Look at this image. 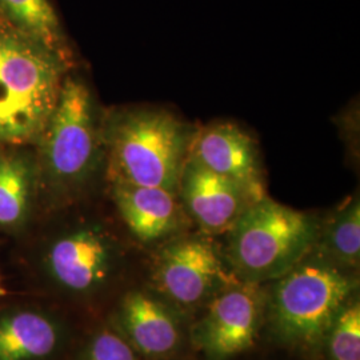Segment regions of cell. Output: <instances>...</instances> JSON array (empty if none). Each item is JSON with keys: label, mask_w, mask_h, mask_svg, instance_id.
<instances>
[{"label": "cell", "mask_w": 360, "mask_h": 360, "mask_svg": "<svg viewBox=\"0 0 360 360\" xmlns=\"http://www.w3.org/2000/svg\"><path fill=\"white\" fill-rule=\"evenodd\" d=\"M267 283L236 282L214 296L190 323L196 360H233L263 339Z\"/></svg>", "instance_id": "8"}, {"label": "cell", "mask_w": 360, "mask_h": 360, "mask_svg": "<svg viewBox=\"0 0 360 360\" xmlns=\"http://www.w3.org/2000/svg\"><path fill=\"white\" fill-rule=\"evenodd\" d=\"M0 294H1V285H0Z\"/></svg>", "instance_id": "19"}, {"label": "cell", "mask_w": 360, "mask_h": 360, "mask_svg": "<svg viewBox=\"0 0 360 360\" xmlns=\"http://www.w3.org/2000/svg\"><path fill=\"white\" fill-rule=\"evenodd\" d=\"M72 330L47 309L13 307L0 311V360H65Z\"/></svg>", "instance_id": "13"}, {"label": "cell", "mask_w": 360, "mask_h": 360, "mask_svg": "<svg viewBox=\"0 0 360 360\" xmlns=\"http://www.w3.org/2000/svg\"><path fill=\"white\" fill-rule=\"evenodd\" d=\"M178 195L198 231L212 238L224 235L257 202L242 186L208 171L190 156L180 175Z\"/></svg>", "instance_id": "10"}, {"label": "cell", "mask_w": 360, "mask_h": 360, "mask_svg": "<svg viewBox=\"0 0 360 360\" xmlns=\"http://www.w3.org/2000/svg\"><path fill=\"white\" fill-rule=\"evenodd\" d=\"M196 131L165 110L132 108L116 114L102 131L110 180L178 193Z\"/></svg>", "instance_id": "2"}, {"label": "cell", "mask_w": 360, "mask_h": 360, "mask_svg": "<svg viewBox=\"0 0 360 360\" xmlns=\"http://www.w3.org/2000/svg\"><path fill=\"white\" fill-rule=\"evenodd\" d=\"M321 219L284 206L269 195L245 210L221 247L235 276L266 284L291 270L315 247Z\"/></svg>", "instance_id": "4"}, {"label": "cell", "mask_w": 360, "mask_h": 360, "mask_svg": "<svg viewBox=\"0 0 360 360\" xmlns=\"http://www.w3.org/2000/svg\"><path fill=\"white\" fill-rule=\"evenodd\" d=\"M111 193L129 233L146 247L155 250L193 226L178 193L124 181H111Z\"/></svg>", "instance_id": "11"}, {"label": "cell", "mask_w": 360, "mask_h": 360, "mask_svg": "<svg viewBox=\"0 0 360 360\" xmlns=\"http://www.w3.org/2000/svg\"><path fill=\"white\" fill-rule=\"evenodd\" d=\"M315 360H360V295L349 296L338 311Z\"/></svg>", "instance_id": "17"}, {"label": "cell", "mask_w": 360, "mask_h": 360, "mask_svg": "<svg viewBox=\"0 0 360 360\" xmlns=\"http://www.w3.org/2000/svg\"><path fill=\"white\" fill-rule=\"evenodd\" d=\"M359 285V272L336 264L314 247L267 283L263 339L302 360H315L335 315Z\"/></svg>", "instance_id": "1"}, {"label": "cell", "mask_w": 360, "mask_h": 360, "mask_svg": "<svg viewBox=\"0 0 360 360\" xmlns=\"http://www.w3.org/2000/svg\"><path fill=\"white\" fill-rule=\"evenodd\" d=\"M65 59L0 20V147L38 143L63 84Z\"/></svg>", "instance_id": "3"}, {"label": "cell", "mask_w": 360, "mask_h": 360, "mask_svg": "<svg viewBox=\"0 0 360 360\" xmlns=\"http://www.w3.org/2000/svg\"><path fill=\"white\" fill-rule=\"evenodd\" d=\"M71 360H146L111 323L98 326L80 343Z\"/></svg>", "instance_id": "18"}, {"label": "cell", "mask_w": 360, "mask_h": 360, "mask_svg": "<svg viewBox=\"0 0 360 360\" xmlns=\"http://www.w3.org/2000/svg\"><path fill=\"white\" fill-rule=\"evenodd\" d=\"M315 248L336 264L359 272V193L349 195L327 218L321 219Z\"/></svg>", "instance_id": "15"}, {"label": "cell", "mask_w": 360, "mask_h": 360, "mask_svg": "<svg viewBox=\"0 0 360 360\" xmlns=\"http://www.w3.org/2000/svg\"><path fill=\"white\" fill-rule=\"evenodd\" d=\"M108 322L146 360H179L191 354V318L147 283L123 291Z\"/></svg>", "instance_id": "9"}, {"label": "cell", "mask_w": 360, "mask_h": 360, "mask_svg": "<svg viewBox=\"0 0 360 360\" xmlns=\"http://www.w3.org/2000/svg\"><path fill=\"white\" fill-rule=\"evenodd\" d=\"M239 282L215 238L186 232L153 252L147 284L193 319L221 290Z\"/></svg>", "instance_id": "6"}, {"label": "cell", "mask_w": 360, "mask_h": 360, "mask_svg": "<svg viewBox=\"0 0 360 360\" xmlns=\"http://www.w3.org/2000/svg\"><path fill=\"white\" fill-rule=\"evenodd\" d=\"M35 180L37 169L28 155L0 147V227L19 229L26 223Z\"/></svg>", "instance_id": "14"}, {"label": "cell", "mask_w": 360, "mask_h": 360, "mask_svg": "<svg viewBox=\"0 0 360 360\" xmlns=\"http://www.w3.org/2000/svg\"><path fill=\"white\" fill-rule=\"evenodd\" d=\"M44 176L62 193L84 186L95 172L102 132L89 87L74 77L63 80L56 105L39 142Z\"/></svg>", "instance_id": "5"}, {"label": "cell", "mask_w": 360, "mask_h": 360, "mask_svg": "<svg viewBox=\"0 0 360 360\" xmlns=\"http://www.w3.org/2000/svg\"><path fill=\"white\" fill-rule=\"evenodd\" d=\"M0 20L67 59L65 34L50 0H0Z\"/></svg>", "instance_id": "16"}, {"label": "cell", "mask_w": 360, "mask_h": 360, "mask_svg": "<svg viewBox=\"0 0 360 360\" xmlns=\"http://www.w3.org/2000/svg\"><path fill=\"white\" fill-rule=\"evenodd\" d=\"M124 269L123 247L99 223H83L58 235L44 257V270L55 288L79 302L111 292Z\"/></svg>", "instance_id": "7"}, {"label": "cell", "mask_w": 360, "mask_h": 360, "mask_svg": "<svg viewBox=\"0 0 360 360\" xmlns=\"http://www.w3.org/2000/svg\"><path fill=\"white\" fill-rule=\"evenodd\" d=\"M188 156L208 171L242 186L257 200L267 195L257 142L236 124L224 122L198 129Z\"/></svg>", "instance_id": "12"}]
</instances>
